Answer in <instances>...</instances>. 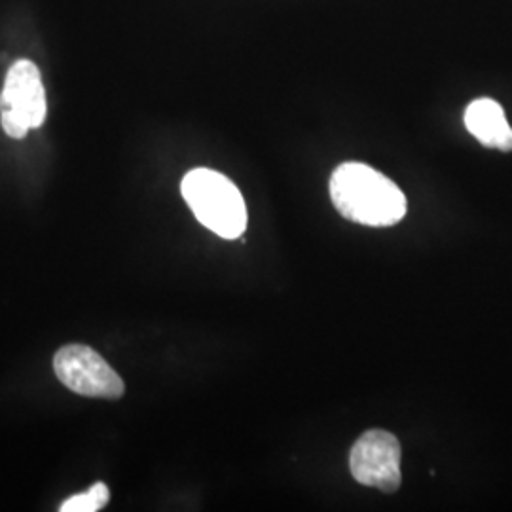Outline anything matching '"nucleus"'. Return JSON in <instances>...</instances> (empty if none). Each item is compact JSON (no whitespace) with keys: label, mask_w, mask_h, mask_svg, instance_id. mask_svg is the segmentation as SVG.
I'll return each mask as SVG.
<instances>
[{"label":"nucleus","mask_w":512,"mask_h":512,"mask_svg":"<svg viewBox=\"0 0 512 512\" xmlns=\"http://www.w3.org/2000/svg\"><path fill=\"white\" fill-rule=\"evenodd\" d=\"M330 198L344 219L385 228L406 215L403 190L370 165L348 162L330 177Z\"/></svg>","instance_id":"f257e3e1"},{"label":"nucleus","mask_w":512,"mask_h":512,"mask_svg":"<svg viewBox=\"0 0 512 512\" xmlns=\"http://www.w3.org/2000/svg\"><path fill=\"white\" fill-rule=\"evenodd\" d=\"M110 501L109 486L105 482L93 484L84 494L73 495L59 507L61 512H97L107 507Z\"/></svg>","instance_id":"0eeeda50"},{"label":"nucleus","mask_w":512,"mask_h":512,"mask_svg":"<svg viewBox=\"0 0 512 512\" xmlns=\"http://www.w3.org/2000/svg\"><path fill=\"white\" fill-rule=\"evenodd\" d=\"M465 128L484 147L512 150V128L505 110L494 99L482 97L473 101L465 110Z\"/></svg>","instance_id":"423d86ee"},{"label":"nucleus","mask_w":512,"mask_h":512,"mask_svg":"<svg viewBox=\"0 0 512 512\" xmlns=\"http://www.w3.org/2000/svg\"><path fill=\"white\" fill-rule=\"evenodd\" d=\"M48 114L46 92L37 65L19 59L6 74L0 93V122L12 139H23L31 129H38Z\"/></svg>","instance_id":"7ed1b4c3"},{"label":"nucleus","mask_w":512,"mask_h":512,"mask_svg":"<svg viewBox=\"0 0 512 512\" xmlns=\"http://www.w3.org/2000/svg\"><path fill=\"white\" fill-rule=\"evenodd\" d=\"M181 192L196 219L220 238L236 239L247 230L245 200L238 186L219 171L207 167L188 171Z\"/></svg>","instance_id":"f03ea898"},{"label":"nucleus","mask_w":512,"mask_h":512,"mask_svg":"<svg viewBox=\"0 0 512 512\" xmlns=\"http://www.w3.org/2000/svg\"><path fill=\"white\" fill-rule=\"evenodd\" d=\"M349 471L363 486L397 492L403 482L399 440L384 429L366 431L349 452Z\"/></svg>","instance_id":"39448f33"},{"label":"nucleus","mask_w":512,"mask_h":512,"mask_svg":"<svg viewBox=\"0 0 512 512\" xmlns=\"http://www.w3.org/2000/svg\"><path fill=\"white\" fill-rule=\"evenodd\" d=\"M55 376L74 393L90 399H120L126 391L116 370L88 346L71 344L54 357Z\"/></svg>","instance_id":"20e7f679"}]
</instances>
